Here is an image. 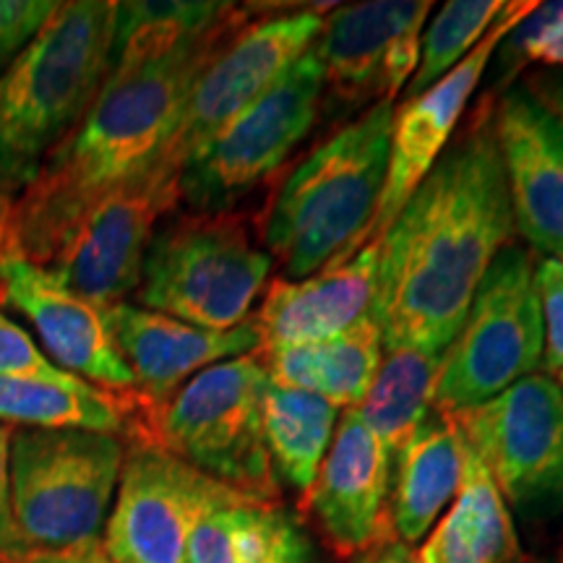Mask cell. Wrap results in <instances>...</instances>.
<instances>
[{"label":"cell","instance_id":"cell-1","mask_svg":"<svg viewBox=\"0 0 563 563\" xmlns=\"http://www.w3.org/2000/svg\"><path fill=\"white\" fill-rule=\"evenodd\" d=\"M245 21L249 11L235 3H115L108 79L13 203L5 256L51 264L81 217L157 157L194 81Z\"/></svg>","mask_w":563,"mask_h":563},{"label":"cell","instance_id":"cell-2","mask_svg":"<svg viewBox=\"0 0 563 563\" xmlns=\"http://www.w3.org/2000/svg\"><path fill=\"white\" fill-rule=\"evenodd\" d=\"M514 230L488 97L378 241L371 316L384 350H446Z\"/></svg>","mask_w":563,"mask_h":563},{"label":"cell","instance_id":"cell-3","mask_svg":"<svg viewBox=\"0 0 563 563\" xmlns=\"http://www.w3.org/2000/svg\"><path fill=\"white\" fill-rule=\"evenodd\" d=\"M115 3L68 0L0 74V232L108 79Z\"/></svg>","mask_w":563,"mask_h":563},{"label":"cell","instance_id":"cell-4","mask_svg":"<svg viewBox=\"0 0 563 563\" xmlns=\"http://www.w3.org/2000/svg\"><path fill=\"white\" fill-rule=\"evenodd\" d=\"M394 102L342 125L287 175L264 224L272 262L287 279L342 264L371 241L389 167Z\"/></svg>","mask_w":563,"mask_h":563},{"label":"cell","instance_id":"cell-5","mask_svg":"<svg viewBox=\"0 0 563 563\" xmlns=\"http://www.w3.org/2000/svg\"><path fill=\"white\" fill-rule=\"evenodd\" d=\"M269 373L256 355L214 363L159 410L129 422V443H150L253 501H277V475L264 441Z\"/></svg>","mask_w":563,"mask_h":563},{"label":"cell","instance_id":"cell-6","mask_svg":"<svg viewBox=\"0 0 563 563\" xmlns=\"http://www.w3.org/2000/svg\"><path fill=\"white\" fill-rule=\"evenodd\" d=\"M125 439L81 428H16L11 514L21 551L100 538L115 501Z\"/></svg>","mask_w":563,"mask_h":563},{"label":"cell","instance_id":"cell-7","mask_svg":"<svg viewBox=\"0 0 563 563\" xmlns=\"http://www.w3.org/2000/svg\"><path fill=\"white\" fill-rule=\"evenodd\" d=\"M272 264L238 217H175L154 230L133 295L146 311L228 332L251 321Z\"/></svg>","mask_w":563,"mask_h":563},{"label":"cell","instance_id":"cell-8","mask_svg":"<svg viewBox=\"0 0 563 563\" xmlns=\"http://www.w3.org/2000/svg\"><path fill=\"white\" fill-rule=\"evenodd\" d=\"M543 363V313L532 256L509 243L493 258L462 329L443 350L433 410L462 412L488 402Z\"/></svg>","mask_w":563,"mask_h":563},{"label":"cell","instance_id":"cell-9","mask_svg":"<svg viewBox=\"0 0 563 563\" xmlns=\"http://www.w3.org/2000/svg\"><path fill=\"white\" fill-rule=\"evenodd\" d=\"M321 97L323 74L311 47L186 162L180 203L194 214H230L311 133Z\"/></svg>","mask_w":563,"mask_h":563},{"label":"cell","instance_id":"cell-10","mask_svg":"<svg viewBox=\"0 0 563 563\" xmlns=\"http://www.w3.org/2000/svg\"><path fill=\"white\" fill-rule=\"evenodd\" d=\"M319 9L274 13L238 30L207 63L183 102L178 121L150 165V170L178 180L196 152L214 139L232 118L256 102L274 81L300 60L319 40Z\"/></svg>","mask_w":563,"mask_h":563},{"label":"cell","instance_id":"cell-11","mask_svg":"<svg viewBox=\"0 0 563 563\" xmlns=\"http://www.w3.org/2000/svg\"><path fill=\"white\" fill-rule=\"evenodd\" d=\"M454 420L504 501L530 517L563 509V394L545 373H532Z\"/></svg>","mask_w":563,"mask_h":563},{"label":"cell","instance_id":"cell-12","mask_svg":"<svg viewBox=\"0 0 563 563\" xmlns=\"http://www.w3.org/2000/svg\"><path fill=\"white\" fill-rule=\"evenodd\" d=\"M238 501L253 498L165 449L129 443L102 545L112 563H188L196 525Z\"/></svg>","mask_w":563,"mask_h":563},{"label":"cell","instance_id":"cell-13","mask_svg":"<svg viewBox=\"0 0 563 563\" xmlns=\"http://www.w3.org/2000/svg\"><path fill=\"white\" fill-rule=\"evenodd\" d=\"M178 203V180L144 167L102 196L42 269L97 308L121 306L139 290L159 220Z\"/></svg>","mask_w":563,"mask_h":563},{"label":"cell","instance_id":"cell-14","mask_svg":"<svg viewBox=\"0 0 563 563\" xmlns=\"http://www.w3.org/2000/svg\"><path fill=\"white\" fill-rule=\"evenodd\" d=\"M428 0H371L332 5L313 47L323 89L344 108L389 100L415 76L420 63Z\"/></svg>","mask_w":563,"mask_h":563},{"label":"cell","instance_id":"cell-15","mask_svg":"<svg viewBox=\"0 0 563 563\" xmlns=\"http://www.w3.org/2000/svg\"><path fill=\"white\" fill-rule=\"evenodd\" d=\"M534 5L538 3H532V0L504 3L501 13L493 21L490 30L485 32V37L477 42L475 51L452 74H446L422 95L410 97L394 110L389 167H386L382 201H378L368 243L382 241L384 232L391 228L399 211L410 201L415 188L426 180V175L433 170L435 162L446 152L449 141L460 129L470 97L475 95V89L481 87L485 74H488L493 55L509 37L514 26L530 16Z\"/></svg>","mask_w":563,"mask_h":563},{"label":"cell","instance_id":"cell-16","mask_svg":"<svg viewBox=\"0 0 563 563\" xmlns=\"http://www.w3.org/2000/svg\"><path fill=\"white\" fill-rule=\"evenodd\" d=\"M391 460L357 410H344L332 446L302 506L319 525L323 543L342 559H357L384 540L389 527Z\"/></svg>","mask_w":563,"mask_h":563},{"label":"cell","instance_id":"cell-17","mask_svg":"<svg viewBox=\"0 0 563 563\" xmlns=\"http://www.w3.org/2000/svg\"><path fill=\"white\" fill-rule=\"evenodd\" d=\"M493 133L514 228L545 258L563 262V123L525 87H514L493 102Z\"/></svg>","mask_w":563,"mask_h":563},{"label":"cell","instance_id":"cell-18","mask_svg":"<svg viewBox=\"0 0 563 563\" xmlns=\"http://www.w3.org/2000/svg\"><path fill=\"white\" fill-rule=\"evenodd\" d=\"M0 300L34 323L58 368L100 389L133 391V373L115 347L104 308L79 298L42 266L19 256L0 262Z\"/></svg>","mask_w":563,"mask_h":563},{"label":"cell","instance_id":"cell-19","mask_svg":"<svg viewBox=\"0 0 563 563\" xmlns=\"http://www.w3.org/2000/svg\"><path fill=\"white\" fill-rule=\"evenodd\" d=\"M108 323L118 352L133 373L131 418L159 410L183 384L209 365L258 350L253 321L214 332L121 302L108 308Z\"/></svg>","mask_w":563,"mask_h":563},{"label":"cell","instance_id":"cell-20","mask_svg":"<svg viewBox=\"0 0 563 563\" xmlns=\"http://www.w3.org/2000/svg\"><path fill=\"white\" fill-rule=\"evenodd\" d=\"M378 285V243L363 245L342 264H329L306 279H277L251 316L258 350L298 347L342 334L371 313Z\"/></svg>","mask_w":563,"mask_h":563},{"label":"cell","instance_id":"cell-21","mask_svg":"<svg viewBox=\"0 0 563 563\" xmlns=\"http://www.w3.org/2000/svg\"><path fill=\"white\" fill-rule=\"evenodd\" d=\"M467 443L446 412L431 410L391 464L389 527L405 545L420 543L460 490Z\"/></svg>","mask_w":563,"mask_h":563},{"label":"cell","instance_id":"cell-22","mask_svg":"<svg viewBox=\"0 0 563 563\" xmlns=\"http://www.w3.org/2000/svg\"><path fill=\"white\" fill-rule=\"evenodd\" d=\"M382 329L368 313L329 340L253 355L262 361L274 386L316 394L336 410H357L382 365Z\"/></svg>","mask_w":563,"mask_h":563},{"label":"cell","instance_id":"cell-23","mask_svg":"<svg viewBox=\"0 0 563 563\" xmlns=\"http://www.w3.org/2000/svg\"><path fill=\"white\" fill-rule=\"evenodd\" d=\"M418 559L420 563H525L509 506L470 446L460 490L428 532Z\"/></svg>","mask_w":563,"mask_h":563},{"label":"cell","instance_id":"cell-24","mask_svg":"<svg viewBox=\"0 0 563 563\" xmlns=\"http://www.w3.org/2000/svg\"><path fill=\"white\" fill-rule=\"evenodd\" d=\"M188 563H319L311 538L277 501L209 511L188 543Z\"/></svg>","mask_w":563,"mask_h":563},{"label":"cell","instance_id":"cell-25","mask_svg":"<svg viewBox=\"0 0 563 563\" xmlns=\"http://www.w3.org/2000/svg\"><path fill=\"white\" fill-rule=\"evenodd\" d=\"M131 420L129 391L115 394L84 382L0 376V422L11 428H81L125 439Z\"/></svg>","mask_w":563,"mask_h":563},{"label":"cell","instance_id":"cell-26","mask_svg":"<svg viewBox=\"0 0 563 563\" xmlns=\"http://www.w3.org/2000/svg\"><path fill=\"white\" fill-rule=\"evenodd\" d=\"M340 410L300 389L269 384L264 394V441L274 475L306 496L332 446Z\"/></svg>","mask_w":563,"mask_h":563},{"label":"cell","instance_id":"cell-27","mask_svg":"<svg viewBox=\"0 0 563 563\" xmlns=\"http://www.w3.org/2000/svg\"><path fill=\"white\" fill-rule=\"evenodd\" d=\"M441 357V350L426 347L384 350L376 378L357 412L384 443L391 464L402 443L433 410V386Z\"/></svg>","mask_w":563,"mask_h":563},{"label":"cell","instance_id":"cell-28","mask_svg":"<svg viewBox=\"0 0 563 563\" xmlns=\"http://www.w3.org/2000/svg\"><path fill=\"white\" fill-rule=\"evenodd\" d=\"M504 9V0H449L435 13L431 26L422 34L420 63L410 84L405 87V100L418 97L443 76L452 74L460 63L475 51L490 24Z\"/></svg>","mask_w":563,"mask_h":563},{"label":"cell","instance_id":"cell-29","mask_svg":"<svg viewBox=\"0 0 563 563\" xmlns=\"http://www.w3.org/2000/svg\"><path fill=\"white\" fill-rule=\"evenodd\" d=\"M496 84L506 87L519 70L532 63L548 68H563V0L538 3L530 16L519 21L501 42L496 55Z\"/></svg>","mask_w":563,"mask_h":563},{"label":"cell","instance_id":"cell-30","mask_svg":"<svg viewBox=\"0 0 563 563\" xmlns=\"http://www.w3.org/2000/svg\"><path fill=\"white\" fill-rule=\"evenodd\" d=\"M58 5V0H0V74L32 45Z\"/></svg>","mask_w":563,"mask_h":563},{"label":"cell","instance_id":"cell-31","mask_svg":"<svg viewBox=\"0 0 563 563\" xmlns=\"http://www.w3.org/2000/svg\"><path fill=\"white\" fill-rule=\"evenodd\" d=\"M540 313H543V368L563 371V262L543 258L534 266Z\"/></svg>","mask_w":563,"mask_h":563},{"label":"cell","instance_id":"cell-32","mask_svg":"<svg viewBox=\"0 0 563 563\" xmlns=\"http://www.w3.org/2000/svg\"><path fill=\"white\" fill-rule=\"evenodd\" d=\"M0 376L60 378L66 376V371L58 368L16 321H11L9 316L0 311Z\"/></svg>","mask_w":563,"mask_h":563},{"label":"cell","instance_id":"cell-33","mask_svg":"<svg viewBox=\"0 0 563 563\" xmlns=\"http://www.w3.org/2000/svg\"><path fill=\"white\" fill-rule=\"evenodd\" d=\"M16 428L0 422V555L21 551L11 514V441Z\"/></svg>","mask_w":563,"mask_h":563},{"label":"cell","instance_id":"cell-34","mask_svg":"<svg viewBox=\"0 0 563 563\" xmlns=\"http://www.w3.org/2000/svg\"><path fill=\"white\" fill-rule=\"evenodd\" d=\"M3 563H112L104 551L102 538L87 540L55 551H16L11 555H0Z\"/></svg>","mask_w":563,"mask_h":563},{"label":"cell","instance_id":"cell-35","mask_svg":"<svg viewBox=\"0 0 563 563\" xmlns=\"http://www.w3.org/2000/svg\"><path fill=\"white\" fill-rule=\"evenodd\" d=\"M525 89L563 123V70H548V74L532 76V79H527Z\"/></svg>","mask_w":563,"mask_h":563},{"label":"cell","instance_id":"cell-36","mask_svg":"<svg viewBox=\"0 0 563 563\" xmlns=\"http://www.w3.org/2000/svg\"><path fill=\"white\" fill-rule=\"evenodd\" d=\"M355 563H420V559L418 551H412V545H405L397 538H389L376 548H371V551L357 555Z\"/></svg>","mask_w":563,"mask_h":563},{"label":"cell","instance_id":"cell-37","mask_svg":"<svg viewBox=\"0 0 563 563\" xmlns=\"http://www.w3.org/2000/svg\"><path fill=\"white\" fill-rule=\"evenodd\" d=\"M555 384H559V389H561V394H563V371L555 373Z\"/></svg>","mask_w":563,"mask_h":563},{"label":"cell","instance_id":"cell-38","mask_svg":"<svg viewBox=\"0 0 563 563\" xmlns=\"http://www.w3.org/2000/svg\"><path fill=\"white\" fill-rule=\"evenodd\" d=\"M3 256H5V251H3V232H0V262H3Z\"/></svg>","mask_w":563,"mask_h":563},{"label":"cell","instance_id":"cell-39","mask_svg":"<svg viewBox=\"0 0 563 563\" xmlns=\"http://www.w3.org/2000/svg\"><path fill=\"white\" fill-rule=\"evenodd\" d=\"M0 563H3V561H0Z\"/></svg>","mask_w":563,"mask_h":563}]
</instances>
